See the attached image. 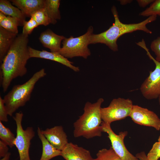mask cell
Listing matches in <instances>:
<instances>
[{
	"label": "cell",
	"mask_w": 160,
	"mask_h": 160,
	"mask_svg": "<svg viewBox=\"0 0 160 160\" xmlns=\"http://www.w3.org/2000/svg\"><path fill=\"white\" fill-rule=\"evenodd\" d=\"M94 160H121L111 146L108 149L103 148L99 150Z\"/></svg>",
	"instance_id": "obj_23"
},
{
	"label": "cell",
	"mask_w": 160,
	"mask_h": 160,
	"mask_svg": "<svg viewBox=\"0 0 160 160\" xmlns=\"http://www.w3.org/2000/svg\"><path fill=\"white\" fill-rule=\"evenodd\" d=\"M41 132L56 149L61 151L68 143L67 136L62 126H56Z\"/></svg>",
	"instance_id": "obj_11"
},
{
	"label": "cell",
	"mask_w": 160,
	"mask_h": 160,
	"mask_svg": "<svg viewBox=\"0 0 160 160\" xmlns=\"http://www.w3.org/2000/svg\"><path fill=\"white\" fill-rule=\"evenodd\" d=\"M30 18L34 19L39 25L47 26L51 23L45 6L33 13Z\"/></svg>",
	"instance_id": "obj_22"
},
{
	"label": "cell",
	"mask_w": 160,
	"mask_h": 160,
	"mask_svg": "<svg viewBox=\"0 0 160 160\" xmlns=\"http://www.w3.org/2000/svg\"><path fill=\"white\" fill-rule=\"evenodd\" d=\"M120 4L122 5H125L127 4L130 3L132 2V0H119Z\"/></svg>",
	"instance_id": "obj_32"
},
{
	"label": "cell",
	"mask_w": 160,
	"mask_h": 160,
	"mask_svg": "<svg viewBox=\"0 0 160 160\" xmlns=\"http://www.w3.org/2000/svg\"><path fill=\"white\" fill-rule=\"evenodd\" d=\"M148 160H158L160 158V142L155 143L147 155Z\"/></svg>",
	"instance_id": "obj_25"
},
{
	"label": "cell",
	"mask_w": 160,
	"mask_h": 160,
	"mask_svg": "<svg viewBox=\"0 0 160 160\" xmlns=\"http://www.w3.org/2000/svg\"><path fill=\"white\" fill-rule=\"evenodd\" d=\"M8 115L5 107L3 99L0 97V121L3 122L8 121L7 115Z\"/></svg>",
	"instance_id": "obj_28"
},
{
	"label": "cell",
	"mask_w": 160,
	"mask_h": 160,
	"mask_svg": "<svg viewBox=\"0 0 160 160\" xmlns=\"http://www.w3.org/2000/svg\"><path fill=\"white\" fill-rule=\"evenodd\" d=\"M17 34L0 26V62L1 63Z\"/></svg>",
	"instance_id": "obj_16"
},
{
	"label": "cell",
	"mask_w": 160,
	"mask_h": 160,
	"mask_svg": "<svg viewBox=\"0 0 160 160\" xmlns=\"http://www.w3.org/2000/svg\"><path fill=\"white\" fill-rule=\"evenodd\" d=\"M158 142H160V135L159 136L158 139Z\"/></svg>",
	"instance_id": "obj_36"
},
{
	"label": "cell",
	"mask_w": 160,
	"mask_h": 160,
	"mask_svg": "<svg viewBox=\"0 0 160 160\" xmlns=\"http://www.w3.org/2000/svg\"><path fill=\"white\" fill-rule=\"evenodd\" d=\"M137 44L145 50L147 55L155 64L154 70L150 72L149 76L141 85L140 91L143 97L147 100L157 99L160 95V62L151 54L144 39Z\"/></svg>",
	"instance_id": "obj_6"
},
{
	"label": "cell",
	"mask_w": 160,
	"mask_h": 160,
	"mask_svg": "<svg viewBox=\"0 0 160 160\" xmlns=\"http://www.w3.org/2000/svg\"><path fill=\"white\" fill-rule=\"evenodd\" d=\"M111 11L114 19V22L107 30L98 34L93 33L90 37V44L100 43L105 44L114 52L118 50L117 41L121 36L137 30L151 34L152 32L146 25L155 21L157 15L149 16L145 20L138 23L124 24L120 21L116 7L113 6Z\"/></svg>",
	"instance_id": "obj_2"
},
{
	"label": "cell",
	"mask_w": 160,
	"mask_h": 160,
	"mask_svg": "<svg viewBox=\"0 0 160 160\" xmlns=\"http://www.w3.org/2000/svg\"><path fill=\"white\" fill-rule=\"evenodd\" d=\"M139 15L144 17L158 15L160 16V0H156L145 10L140 12Z\"/></svg>",
	"instance_id": "obj_24"
},
{
	"label": "cell",
	"mask_w": 160,
	"mask_h": 160,
	"mask_svg": "<svg viewBox=\"0 0 160 160\" xmlns=\"http://www.w3.org/2000/svg\"><path fill=\"white\" fill-rule=\"evenodd\" d=\"M60 0H45V7L51 24H55L61 19L59 7Z\"/></svg>",
	"instance_id": "obj_19"
},
{
	"label": "cell",
	"mask_w": 160,
	"mask_h": 160,
	"mask_svg": "<svg viewBox=\"0 0 160 160\" xmlns=\"http://www.w3.org/2000/svg\"><path fill=\"white\" fill-rule=\"evenodd\" d=\"M93 31V27L91 26L82 35L76 37L71 36L68 38H65L63 41V46L59 53L67 59L77 57L87 58L91 55L88 46L90 44V37Z\"/></svg>",
	"instance_id": "obj_5"
},
{
	"label": "cell",
	"mask_w": 160,
	"mask_h": 160,
	"mask_svg": "<svg viewBox=\"0 0 160 160\" xmlns=\"http://www.w3.org/2000/svg\"><path fill=\"white\" fill-rule=\"evenodd\" d=\"M11 153L9 152H8L6 155L4 156L3 158L0 159V160H9Z\"/></svg>",
	"instance_id": "obj_33"
},
{
	"label": "cell",
	"mask_w": 160,
	"mask_h": 160,
	"mask_svg": "<svg viewBox=\"0 0 160 160\" xmlns=\"http://www.w3.org/2000/svg\"><path fill=\"white\" fill-rule=\"evenodd\" d=\"M46 75L44 68L36 72L27 81L14 85L3 99L8 115L11 116L20 107L23 106L30 99L37 82Z\"/></svg>",
	"instance_id": "obj_4"
},
{
	"label": "cell",
	"mask_w": 160,
	"mask_h": 160,
	"mask_svg": "<svg viewBox=\"0 0 160 160\" xmlns=\"http://www.w3.org/2000/svg\"><path fill=\"white\" fill-rule=\"evenodd\" d=\"M150 47L156 56L155 59L160 62V36L158 37L151 42Z\"/></svg>",
	"instance_id": "obj_27"
},
{
	"label": "cell",
	"mask_w": 160,
	"mask_h": 160,
	"mask_svg": "<svg viewBox=\"0 0 160 160\" xmlns=\"http://www.w3.org/2000/svg\"><path fill=\"white\" fill-rule=\"evenodd\" d=\"M101 128L103 132L108 134L111 147L121 160H139L128 150L125 145L124 140L127 135V131L121 132L117 135L112 130L110 124L103 121L101 124Z\"/></svg>",
	"instance_id": "obj_9"
},
{
	"label": "cell",
	"mask_w": 160,
	"mask_h": 160,
	"mask_svg": "<svg viewBox=\"0 0 160 160\" xmlns=\"http://www.w3.org/2000/svg\"><path fill=\"white\" fill-rule=\"evenodd\" d=\"M154 1V0H137V1L139 6L144 7L149 4L152 3Z\"/></svg>",
	"instance_id": "obj_30"
},
{
	"label": "cell",
	"mask_w": 160,
	"mask_h": 160,
	"mask_svg": "<svg viewBox=\"0 0 160 160\" xmlns=\"http://www.w3.org/2000/svg\"><path fill=\"white\" fill-rule=\"evenodd\" d=\"M139 160H148L145 152L141 151L137 153L135 156Z\"/></svg>",
	"instance_id": "obj_31"
},
{
	"label": "cell",
	"mask_w": 160,
	"mask_h": 160,
	"mask_svg": "<svg viewBox=\"0 0 160 160\" xmlns=\"http://www.w3.org/2000/svg\"><path fill=\"white\" fill-rule=\"evenodd\" d=\"M30 58L36 57L48 59L61 63L75 72L80 71L79 68L73 65V63L63 57L58 52L38 50L28 47Z\"/></svg>",
	"instance_id": "obj_12"
},
{
	"label": "cell",
	"mask_w": 160,
	"mask_h": 160,
	"mask_svg": "<svg viewBox=\"0 0 160 160\" xmlns=\"http://www.w3.org/2000/svg\"><path fill=\"white\" fill-rule=\"evenodd\" d=\"M28 36L18 35L1 63V82L3 92H6L13 80L22 77L27 73L26 65L30 58Z\"/></svg>",
	"instance_id": "obj_1"
},
{
	"label": "cell",
	"mask_w": 160,
	"mask_h": 160,
	"mask_svg": "<svg viewBox=\"0 0 160 160\" xmlns=\"http://www.w3.org/2000/svg\"><path fill=\"white\" fill-rule=\"evenodd\" d=\"M0 138L9 147L15 145V137L14 135L8 128L6 127L0 121Z\"/></svg>",
	"instance_id": "obj_21"
},
{
	"label": "cell",
	"mask_w": 160,
	"mask_h": 160,
	"mask_svg": "<svg viewBox=\"0 0 160 160\" xmlns=\"http://www.w3.org/2000/svg\"><path fill=\"white\" fill-rule=\"evenodd\" d=\"M12 4L22 12L26 17H31L37 10L45 6V0H12Z\"/></svg>",
	"instance_id": "obj_15"
},
{
	"label": "cell",
	"mask_w": 160,
	"mask_h": 160,
	"mask_svg": "<svg viewBox=\"0 0 160 160\" xmlns=\"http://www.w3.org/2000/svg\"><path fill=\"white\" fill-rule=\"evenodd\" d=\"M8 145L4 141L0 140V157H4L8 152Z\"/></svg>",
	"instance_id": "obj_29"
},
{
	"label": "cell",
	"mask_w": 160,
	"mask_h": 160,
	"mask_svg": "<svg viewBox=\"0 0 160 160\" xmlns=\"http://www.w3.org/2000/svg\"><path fill=\"white\" fill-rule=\"evenodd\" d=\"M66 160H94L90 151L70 142L61 151V155Z\"/></svg>",
	"instance_id": "obj_13"
},
{
	"label": "cell",
	"mask_w": 160,
	"mask_h": 160,
	"mask_svg": "<svg viewBox=\"0 0 160 160\" xmlns=\"http://www.w3.org/2000/svg\"><path fill=\"white\" fill-rule=\"evenodd\" d=\"M7 16L3 13L0 12V22L3 20Z\"/></svg>",
	"instance_id": "obj_34"
},
{
	"label": "cell",
	"mask_w": 160,
	"mask_h": 160,
	"mask_svg": "<svg viewBox=\"0 0 160 160\" xmlns=\"http://www.w3.org/2000/svg\"><path fill=\"white\" fill-rule=\"evenodd\" d=\"M65 38L48 29L41 33L39 39L43 46L49 49L51 52L59 53L61 48V42Z\"/></svg>",
	"instance_id": "obj_14"
},
{
	"label": "cell",
	"mask_w": 160,
	"mask_h": 160,
	"mask_svg": "<svg viewBox=\"0 0 160 160\" xmlns=\"http://www.w3.org/2000/svg\"><path fill=\"white\" fill-rule=\"evenodd\" d=\"M19 25H23L20 20L17 18L9 16H7L0 22V26L17 34L18 32V27Z\"/></svg>",
	"instance_id": "obj_20"
},
{
	"label": "cell",
	"mask_w": 160,
	"mask_h": 160,
	"mask_svg": "<svg viewBox=\"0 0 160 160\" xmlns=\"http://www.w3.org/2000/svg\"><path fill=\"white\" fill-rule=\"evenodd\" d=\"M38 127L37 133L42 143V151L39 160H50L52 158L61 155V151L56 149L47 140Z\"/></svg>",
	"instance_id": "obj_17"
},
{
	"label": "cell",
	"mask_w": 160,
	"mask_h": 160,
	"mask_svg": "<svg viewBox=\"0 0 160 160\" xmlns=\"http://www.w3.org/2000/svg\"><path fill=\"white\" fill-rule=\"evenodd\" d=\"M38 26L39 25L36 22L31 18L28 21H25L24 23L22 33L28 36L31 33L33 30Z\"/></svg>",
	"instance_id": "obj_26"
},
{
	"label": "cell",
	"mask_w": 160,
	"mask_h": 160,
	"mask_svg": "<svg viewBox=\"0 0 160 160\" xmlns=\"http://www.w3.org/2000/svg\"><path fill=\"white\" fill-rule=\"evenodd\" d=\"M0 11L6 16L17 18L21 21L22 25L26 21V16L17 7L13 6L9 1L0 0Z\"/></svg>",
	"instance_id": "obj_18"
},
{
	"label": "cell",
	"mask_w": 160,
	"mask_h": 160,
	"mask_svg": "<svg viewBox=\"0 0 160 160\" xmlns=\"http://www.w3.org/2000/svg\"><path fill=\"white\" fill-rule=\"evenodd\" d=\"M104 101L100 98L95 103L87 102L85 103L83 114L73 123L74 137H83L89 139L102 135L101 108Z\"/></svg>",
	"instance_id": "obj_3"
},
{
	"label": "cell",
	"mask_w": 160,
	"mask_h": 160,
	"mask_svg": "<svg viewBox=\"0 0 160 160\" xmlns=\"http://www.w3.org/2000/svg\"><path fill=\"white\" fill-rule=\"evenodd\" d=\"M23 114L20 111L16 113L13 117L17 126L16 136L15 144L19 153L20 160H31L29 149L31 140L35 135V132L32 127H28L24 130L22 122Z\"/></svg>",
	"instance_id": "obj_8"
},
{
	"label": "cell",
	"mask_w": 160,
	"mask_h": 160,
	"mask_svg": "<svg viewBox=\"0 0 160 160\" xmlns=\"http://www.w3.org/2000/svg\"><path fill=\"white\" fill-rule=\"evenodd\" d=\"M158 99H159V104L160 105V95L158 97Z\"/></svg>",
	"instance_id": "obj_35"
},
{
	"label": "cell",
	"mask_w": 160,
	"mask_h": 160,
	"mask_svg": "<svg viewBox=\"0 0 160 160\" xmlns=\"http://www.w3.org/2000/svg\"><path fill=\"white\" fill-rule=\"evenodd\" d=\"M135 123L160 130V119L153 111L138 105H133L129 116Z\"/></svg>",
	"instance_id": "obj_10"
},
{
	"label": "cell",
	"mask_w": 160,
	"mask_h": 160,
	"mask_svg": "<svg viewBox=\"0 0 160 160\" xmlns=\"http://www.w3.org/2000/svg\"><path fill=\"white\" fill-rule=\"evenodd\" d=\"M133 105L129 98L119 97L111 101L107 107L101 108V115L103 121L111 124L113 121L122 120L129 116Z\"/></svg>",
	"instance_id": "obj_7"
}]
</instances>
